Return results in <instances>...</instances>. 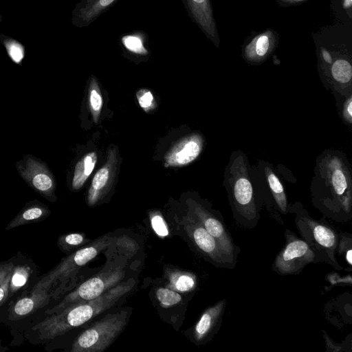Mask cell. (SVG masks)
Here are the masks:
<instances>
[{
	"mask_svg": "<svg viewBox=\"0 0 352 352\" xmlns=\"http://www.w3.org/2000/svg\"><path fill=\"white\" fill-rule=\"evenodd\" d=\"M310 193L313 206L324 217L337 222L351 220V168L342 151L327 148L317 156Z\"/></svg>",
	"mask_w": 352,
	"mask_h": 352,
	"instance_id": "obj_1",
	"label": "cell"
},
{
	"mask_svg": "<svg viewBox=\"0 0 352 352\" xmlns=\"http://www.w3.org/2000/svg\"><path fill=\"white\" fill-rule=\"evenodd\" d=\"M223 186L235 221L245 228H255L263 202L254 166L243 151L231 153L224 170Z\"/></svg>",
	"mask_w": 352,
	"mask_h": 352,
	"instance_id": "obj_2",
	"label": "cell"
},
{
	"mask_svg": "<svg viewBox=\"0 0 352 352\" xmlns=\"http://www.w3.org/2000/svg\"><path fill=\"white\" fill-rule=\"evenodd\" d=\"M135 284V280L131 278L118 283L94 299L72 304L60 312L49 315L33 327L32 331L39 340H50L62 336L113 307Z\"/></svg>",
	"mask_w": 352,
	"mask_h": 352,
	"instance_id": "obj_3",
	"label": "cell"
},
{
	"mask_svg": "<svg viewBox=\"0 0 352 352\" xmlns=\"http://www.w3.org/2000/svg\"><path fill=\"white\" fill-rule=\"evenodd\" d=\"M289 213L295 214L294 223L301 239L314 252V263H327L335 270H344L336 256L338 242L336 230L325 220L312 218L299 201L290 204Z\"/></svg>",
	"mask_w": 352,
	"mask_h": 352,
	"instance_id": "obj_4",
	"label": "cell"
},
{
	"mask_svg": "<svg viewBox=\"0 0 352 352\" xmlns=\"http://www.w3.org/2000/svg\"><path fill=\"white\" fill-rule=\"evenodd\" d=\"M127 321L126 311L104 316L77 336L72 345L71 351H103L123 331Z\"/></svg>",
	"mask_w": 352,
	"mask_h": 352,
	"instance_id": "obj_5",
	"label": "cell"
},
{
	"mask_svg": "<svg viewBox=\"0 0 352 352\" xmlns=\"http://www.w3.org/2000/svg\"><path fill=\"white\" fill-rule=\"evenodd\" d=\"M111 243L110 237H100L90 245L81 248L65 258L61 262L41 279L33 287L31 293L49 292L58 283L69 279L98 254Z\"/></svg>",
	"mask_w": 352,
	"mask_h": 352,
	"instance_id": "obj_6",
	"label": "cell"
},
{
	"mask_svg": "<svg viewBox=\"0 0 352 352\" xmlns=\"http://www.w3.org/2000/svg\"><path fill=\"white\" fill-rule=\"evenodd\" d=\"M286 242L272 264V270L280 276L298 275L304 267L314 263L315 254L302 239L289 229L285 231Z\"/></svg>",
	"mask_w": 352,
	"mask_h": 352,
	"instance_id": "obj_7",
	"label": "cell"
},
{
	"mask_svg": "<svg viewBox=\"0 0 352 352\" xmlns=\"http://www.w3.org/2000/svg\"><path fill=\"white\" fill-rule=\"evenodd\" d=\"M182 225L194 246L205 259L217 267L232 270L235 267L236 263L190 212L183 217Z\"/></svg>",
	"mask_w": 352,
	"mask_h": 352,
	"instance_id": "obj_8",
	"label": "cell"
},
{
	"mask_svg": "<svg viewBox=\"0 0 352 352\" xmlns=\"http://www.w3.org/2000/svg\"><path fill=\"white\" fill-rule=\"evenodd\" d=\"M124 277V271L120 267L103 272L82 283L74 292L67 295L60 303L51 309L46 310L45 314H56L72 304L94 299L120 283Z\"/></svg>",
	"mask_w": 352,
	"mask_h": 352,
	"instance_id": "obj_9",
	"label": "cell"
},
{
	"mask_svg": "<svg viewBox=\"0 0 352 352\" xmlns=\"http://www.w3.org/2000/svg\"><path fill=\"white\" fill-rule=\"evenodd\" d=\"M189 212L202 224L228 256L236 263L241 248L234 244L221 212L208 205L195 201L189 205Z\"/></svg>",
	"mask_w": 352,
	"mask_h": 352,
	"instance_id": "obj_10",
	"label": "cell"
},
{
	"mask_svg": "<svg viewBox=\"0 0 352 352\" xmlns=\"http://www.w3.org/2000/svg\"><path fill=\"white\" fill-rule=\"evenodd\" d=\"M260 187L263 206L282 214L289 213L290 204L285 188L272 164L260 160L253 165Z\"/></svg>",
	"mask_w": 352,
	"mask_h": 352,
	"instance_id": "obj_11",
	"label": "cell"
},
{
	"mask_svg": "<svg viewBox=\"0 0 352 352\" xmlns=\"http://www.w3.org/2000/svg\"><path fill=\"white\" fill-rule=\"evenodd\" d=\"M204 139L199 133H193L177 141L164 155L166 167H181L195 161L201 153Z\"/></svg>",
	"mask_w": 352,
	"mask_h": 352,
	"instance_id": "obj_12",
	"label": "cell"
},
{
	"mask_svg": "<svg viewBox=\"0 0 352 352\" xmlns=\"http://www.w3.org/2000/svg\"><path fill=\"white\" fill-rule=\"evenodd\" d=\"M192 21L213 44L219 47L220 39L210 0H182Z\"/></svg>",
	"mask_w": 352,
	"mask_h": 352,
	"instance_id": "obj_13",
	"label": "cell"
},
{
	"mask_svg": "<svg viewBox=\"0 0 352 352\" xmlns=\"http://www.w3.org/2000/svg\"><path fill=\"white\" fill-rule=\"evenodd\" d=\"M227 300L223 298L208 307L196 322L192 336L199 344L208 342L219 331L226 309Z\"/></svg>",
	"mask_w": 352,
	"mask_h": 352,
	"instance_id": "obj_14",
	"label": "cell"
},
{
	"mask_svg": "<svg viewBox=\"0 0 352 352\" xmlns=\"http://www.w3.org/2000/svg\"><path fill=\"white\" fill-rule=\"evenodd\" d=\"M117 157L114 149L108 151L106 163L96 172L93 177L87 195L89 206L96 205L108 192L116 175Z\"/></svg>",
	"mask_w": 352,
	"mask_h": 352,
	"instance_id": "obj_15",
	"label": "cell"
},
{
	"mask_svg": "<svg viewBox=\"0 0 352 352\" xmlns=\"http://www.w3.org/2000/svg\"><path fill=\"white\" fill-rule=\"evenodd\" d=\"M277 40L276 32L272 30L256 35L244 47L243 58L250 64L262 63L276 47Z\"/></svg>",
	"mask_w": 352,
	"mask_h": 352,
	"instance_id": "obj_16",
	"label": "cell"
},
{
	"mask_svg": "<svg viewBox=\"0 0 352 352\" xmlns=\"http://www.w3.org/2000/svg\"><path fill=\"white\" fill-rule=\"evenodd\" d=\"M118 0H80L72 12V23L86 28L111 8Z\"/></svg>",
	"mask_w": 352,
	"mask_h": 352,
	"instance_id": "obj_17",
	"label": "cell"
},
{
	"mask_svg": "<svg viewBox=\"0 0 352 352\" xmlns=\"http://www.w3.org/2000/svg\"><path fill=\"white\" fill-rule=\"evenodd\" d=\"M51 298L49 292L31 293L28 297L19 299L12 307L10 318H20L34 312L46 305Z\"/></svg>",
	"mask_w": 352,
	"mask_h": 352,
	"instance_id": "obj_18",
	"label": "cell"
},
{
	"mask_svg": "<svg viewBox=\"0 0 352 352\" xmlns=\"http://www.w3.org/2000/svg\"><path fill=\"white\" fill-rule=\"evenodd\" d=\"M28 178L34 187L45 195H50L54 188V183L50 174L39 164L34 161L27 164Z\"/></svg>",
	"mask_w": 352,
	"mask_h": 352,
	"instance_id": "obj_19",
	"label": "cell"
},
{
	"mask_svg": "<svg viewBox=\"0 0 352 352\" xmlns=\"http://www.w3.org/2000/svg\"><path fill=\"white\" fill-rule=\"evenodd\" d=\"M98 155L96 152H90L78 161L75 167L72 180V188L80 189L91 175L97 162Z\"/></svg>",
	"mask_w": 352,
	"mask_h": 352,
	"instance_id": "obj_20",
	"label": "cell"
},
{
	"mask_svg": "<svg viewBox=\"0 0 352 352\" xmlns=\"http://www.w3.org/2000/svg\"><path fill=\"white\" fill-rule=\"evenodd\" d=\"M50 211L45 207L34 206L21 211L12 221L6 230H10L31 222L41 221L49 215Z\"/></svg>",
	"mask_w": 352,
	"mask_h": 352,
	"instance_id": "obj_21",
	"label": "cell"
},
{
	"mask_svg": "<svg viewBox=\"0 0 352 352\" xmlns=\"http://www.w3.org/2000/svg\"><path fill=\"white\" fill-rule=\"evenodd\" d=\"M88 103L94 122L97 124L102 107V97L97 81L94 76L90 78L88 87Z\"/></svg>",
	"mask_w": 352,
	"mask_h": 352,
	"instance_id": "obj_22",
	"label": "cell"
},
{
	"mask_svg": "<svg viewBox=\"0 0 352 352\" xmlns=\"http://www.w3.org/2000/svg\"><path fill=\"white\" fill-rule=\"evenodd\" d=\"M170 287L181 292H187L196 287V277L189 273H173L169 276Z\"/></svg>",
	"mask_w": 352,
	"mask_h": 352,
	"instance_id": "obj_23",
	"label": "cell"
},
{
	"mask_svg": "<svg viewBox=\"0 0 352 352\" xmlns=\"http://www.w3.org/2000/svg\"><path fill=\"white\" fill-rule=\"evenodd\" d=\"M30 276V268L25 265L13 267L9 285V296L14 294L27 283Z\"/></svg>",
	"mask_w": 352,
	"mask_h": 352,
	"instance_id": "obj_24",
	"label": "cell"
},
{
	"mask_svg": "<svg viewBox=\"0 0 352 352\" xmlns=\"http://www.w3.org/2000/svg\"><path fill=\"white\" fill-rule=\"evenodd\" d=\"M0 41L11 59L16 63H20L24 56L23 46L17 41L3 34H0Z\"/></svg>",
	"mask_w": 352,
	"mask_h": 352,
	"instance_id": "obj_25",
	"label": "cell"
},
{
	"mask_svg": "<svg viewBox=\"0 0 352 352\" xmlns=\"http://www.w3.org/2000/svg\"><path fill=\"white\" fill-rule=\"evenodd\" d=\"M121 42L123 47L131 53L142 56L148 55V50L144 46L140 34L126 35L121 39Z\"/></svg>",
	"mask_w": 352,
	"mask_h": 352,
	"instance_id": "obj_26",
	"label": "cell"
},
{
	"mask_svg": "<svg viewBox=\"0 0 352 352\" xmlns=\"http://www.w3.org/2000/svg\"><path fill=\"white\" fill-rule=\"evenodd\" d=\"M156 298L164 307L178 304L182 300L181 295L170 288L159 287L155 292Z\"/></svg>",
	"mask_w": 352,
	"mask_h": 352,
	"instance_id": "obj_27",
	"label": "cell"
},
{
	"mask_svg": "<svg viewBox=\"0 0 352 352\" xmlns=\"http://www.w3.org/2000/svg\"><path fill=\"white\" fill-rule=\"evenodd\" d=\"M336 101L340 102V104L337 105L340 107L339 113L343 122L350 127L352 124V94L346 96L334 95Z\"/></svg>",
	"mask_w": 352,
	"mask_h": 352,
	"instance_id": "obj_28",
	"label": "cell"
},
{
	"mask_svg": "<svg viewBox=\"0 0 352 352\" xmlns=\"http://www.w3.org/2000/svg\"><path fill=\"white\" fill-rule=\"evenodd\" d=\"M352 237L349 233L338 234V242L336 252L339 256H344L346 262L351 269L352 265Z\"/></svg>",
	"mask_w": 352,
	"mask_h": 352,
	"instance_id": "obj_29",
	"label": "cell"
},
{
	"mask_svg": "<svg viewBox=\"0 0 352 352\" xmlns=\"http://www.w3.org/2000/svg\"><path fill=\"white\" fill-rule=\"evenodd\" d=\"M136 98L140 107L148 113L156 107L155 99L151 91L147 89H141L136 94Z\"/></svg>",
	"mask_w": 352,
	"mask_h": 352,
	"instance_id": "obj_30",
	"label": "cell"
},
{
	"mask_svg": "<svg viewBox=\"0 0 352 352\" xmlns=\"http://www.w3.org/2000/svg\"><path fill=\"white\" fill-rule=\"evenodd\" d=\"M151 223L155 232L161 237L168 234V229L162 216L158 212L151 214Z\"/></svg>",
	"mask_w": 352,
	"mask_h": 352,
	"instance_id": "obj_31",
	"label": "cell"
},
{
	"mask_svg": "<svg viewBox=\"0 0 352 352\" xmlns=\"http://www.w3.org/2000/svg\"><path fill=\"white\" fill-rule=\"evenodd\" d=\"M84 236L78 233L68 234L60 237V247H75L84 243Z\"/></svg>",
	"mask_w": 352,
	"mask_h": 352,
	"instance_id": "obj_32",
	"label": "cell"
},
{
	"mask_svg": "<svg viewBox=\"0 0 352 352\" xmlns=\"http://www.w3.org/2000/svg\"><path fill=\"white\" fill-rule=\"evenodd\" d=\"M323 338L325 342L326 351H346L347 350V346L351 347V345H346V344L349 342H344L342 344L335 343L333 340L327 335L326 331H322ZM351 339L349 340V341Z\"/></svg>",
	"mask_w": 352,
	"mask_h": 352,
	"instance_id": "obj_33",
	"label": "cell"
},
{
	"mask_svg": "<svg viewBox=\"0 0 352 352\" xmlns=\"http://www.w3.org/2000/svg\"><path fill=\"white\" fill-rule=\"evenodd\" d=\"M11 273L12 272L8 274L3 282L0 285V305L3 304L9 296V285Z\"/></svg>",
	"mask_w": 352,
	"mask_h": 352,
	"instance_id": "obj_34",
	"label": "cell"
},
{
	"mask_svg": "<svg viewBox=\"0 0 352 352\" xmlns=\"http://www.w3.org/2000/svg\"><path fill=\"white\" fill-rule=\"evenodd\" d=\"M14 264L12 262L0 263V285L3 282L8 274L12 272Z\"/></svg>",
	"mask_w": 352,
	"mask_h": 352,
	"instance_id": "obj_35",
	"label": "cell"
},
{
	"mask_svg": "<svg viewBox=\"0 0 352 352\" xmlns=\"http://www.w3.org/2000/svg\"><path fill=\"white\" fill-rule=\"evenodd\" d=\"M329 276H327L328 277V281L331 282V284L335 281V280H337L335 282V284L336 283H348L350 285H351V276L350 274L347 275L346 276H344V278H342V277H339V274H337V273H332V274H328ZM334 284V285H335Z\"/></svg>",
	"mask_w": 352,
	"mask_h": 352,
	"instance_id": "obj_36",
	"label": "cell"
},
{
	"mask_svg": "<svg viewBox=\"0 0 352 352\" xmlns=\"http://www.w3.org/2000/svg\"><path fill=\"white\" fill-rule=\"evenodd\" d=\"M281 3L286 4V5H290V4H294L297 3L301 1H303L305 0H278Z\"/></svg>",
	"mask_w": 352,
	"mask_h": 352,
	"instance_id": "obj_37",
	"label": "cell"
},
{
	"mask_svg": "<svg viewBox=\"0 0 352 352\" xmlns=\"http://www.w3.org/2000/svg\"><path fill=\"white\" fill-rule=\"evenodd\" d=\"M343 8L344 9H351V0H344Z\"/></svg>",
	"mask_w": 352,
	"mask_h": 352,
	"instance_id": "obj_38",
	"label": "cell"
},
{
	"mask_svg": "<svg viewBox=\"0 0 352 352\" xmlns=\"http://www.w3.org/2000/svg\"><path fill=\"white\" fill-rule=\"evenodd\" d=\"M1 21H2V16H1V15H0V23H1Z\"/></svg>",
	"mask_w": 352,
	"mask_h": 352,
	"instance_id": "obj_39",
	"label": "cell"
}]
</instances>
